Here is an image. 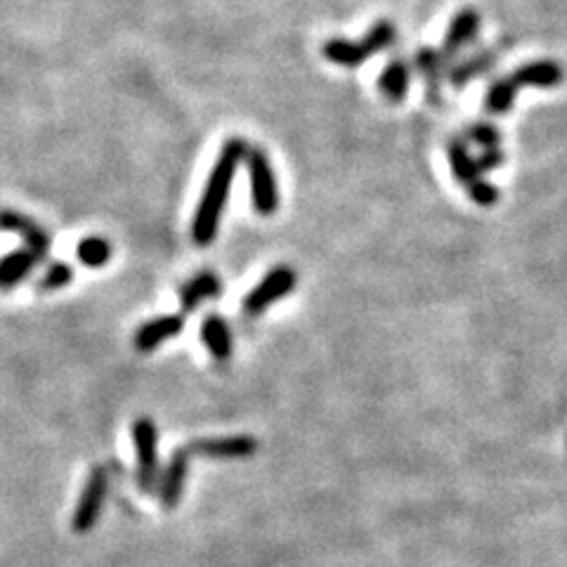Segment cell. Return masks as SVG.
<instances>
[{"mask_svg": "<svg viewBox=\"0 0 567 567\" xmlns=\"http://www.w3.org/2000/svg\"><path fill=\"white\" fill-rule=\"evenodd\" d=\"M246 152H249V145L239 138L227 140L223 145V152H220L218 161H215L213 171L206 180V187L199 199L197 213H194V220H192L194 244L208 246L215 239V234H218L220 218H223V208L232 192L234 175H237L241 159H246Z\"/></svg>", "mask_w": 567, "mask_h": 567, "instance_id": "obj_1", "label": "cell"}, {"mask_svg": "<svg viewBox=\"0 0 567 567\" xmlns=\"http://www.w3.org/2000/svg\"><path fill=\"white\" fill-rule=\"evenodd\" d=\"M393 43H395V26L383 19V22L371 26V31L362 38V41L353 43V41H343V38H331V41L324 43L322 50L329 62L353 69L367 62L371 55H376V52L390 48Z\"/></svg>", "mask_w": 567, "mask_h": 567, "instance_id": "obj_2", "label": "cell"}, {"mask_svg": "<svg viewBox=\"0 0 567 567\" xmlns=\"http://www.w3.org/2000/svg\"><path fill=\"white\" fill-rule=\"evenodd\" d=\"M133 442L138 449V471L135 480L142 494H156L159 490V428L149 416H140L133 421Z\"/></svg>", "mask_w": 567, "mask_h": 567, "instance_id": "obj_3", "label": "cell"}, {"mask_svg": "<svg viewBox=\"0 0 567 567\" xmlns=\"http://www.w3.org/2000/svg\"><path fill=\"white\" fill-rule=\"evenodd\" d=\"M246 166L251 175V199L258 215H272L279 208L277 178L272 171L270 159L260 147H249L246 152Z\"/></svg>", "mask_w": 567, "mask_h": 567, "instance_id": "obj_4", "label": "cell"}, {"mask_svg": "<svg viewBox=\"0 0 567 567\" xmlns=\"http://www.w3.org/2000/svg\"><path fill=\"white\" fill-rule=\"evenodd\" d=\"M109 490V475L107 468L95 466L90 471L86 485H83L81 497H78L74 518H71V530L76 534H88L97 525V520L102 516L104 499H107Z\"/></svg>", "mask_w": 567, "mask_h": 567, "instance_id": "obj_5", "label": "cell"}, {"mask_svg": "<svg viewBox=\"0 0 567 567\" xmlns=\"http://www.w3.org/2000/svg\"><path fill=\"white\" fill-rule=\"evenodd\" d=\"M296 282V272H293L289 265H279L272 272H267V275L260 279V284L253 286L249 296L244 298L241 308H244L246 315L256 317L270 308L272 303H277L279 298L289 296V293L296 289Z\"/></svg>", "mask_w": 567, "mask_h": 567, "instance_id": "obj_6", "label": "cell"}, {"mask_svg": "<svg viewBox=\"0 0 567 567\" xmlns=\"http://www.w3.org/2000/svg\"><path fill=\"white\" fill-rule=\"evenodd\" d=\"M192 456H204L215 461L251 459L258 452V440L251 435H230V438H199L187 445Z\"/></svg>", "mask_w": 567, "mask_h": 567, "instance_id": "obj_7", "label": "cell"}, {"mask_svg": "<svg viewBox=\"0 0 567 567\" xmlns=\"http://www.w3.org/2000/svg\"><path fill=\"white\" fill-rule=\"evenodd\" d=\"M0 232H10L22 237L26 249L34 253L38 260L48 256L50 234L34 218H29V215L15 211V208H0Z\"/></svg>", "mask_w": 567, "mask_h": 567, "instance_id": "obj_8", "label": "cell"}, {"mask_svg": "<svg viewBox=\"0 0 567 567\" xmlns=\"http://www.w3.org/2000/svg\"><path fill=\"white\" fill-rule=\"evenodd\" d=\"M189 461H192V452H189L187 447L175 449L171 459H168L164 473H161L159 490H156V494H159L161 506H164L166 511H173V508L180 504L189 473Z\"/></svg>", "mask_w": 567, "mask_h": 567, "instance_id": "obj_9", "label": "cell"}, {"mask_svg": "<svg viewBox=\"0 0 567 567\" xmlns=\"http://www.w3.org/2000/svg\"><path fill=\"white\" fill-rule=\"evenodd\" d=\"M182 329H185V317L182 315L154 317L135 331L133 345L135 350H140V353H152V350L159 348V345H164L166 341L178 336Z\"/></svg>", "mask_w": 567, "mask_h": 567, "instance_id": "obj_10", "label": "cell"}, {"mask_svg": "<svg viewBox=\"0 0 567 567\" xmlns=\"http://www.w3.org/2000/svg\"><path fill=\"white\" fill-rule=\"evenodd\" d=\"M506 86L518 93L520 86H537V88H553L558 83H563V69H560L558 62L553 60H542V62H532L520 67L516 74L504 78Z\"/></svg>", "mask_w": 567, "mask_h": 567, "instance_id": "obj_11", "label": "cell"}, {"mask_svg": "<svg viewBox=\"0 0 567 567\" xmlns=\"http://www.w3.org/2000/svg\"><path fill=\"white\" fill-rule=\"evenodd\" d=\"M220 291H223L220 277L213 275V272H201V275L189 279V282L180 289V308L182 312H194L201 303L220 296Z\"/></svg>", "mask_w": 567, "mask_h": 567, "instance_id": "obj_12", "label": "cell"}, {"mask_svg": "<svg viewBox=\"0 0 567 567\" xmlns=\"http://www.w3.org/2000/svg\"><path fill=\"white\" fill-rule=\"evenodd\" d=\"M201 341L218 362H227L232 357V329L220 315H208L201 322Z\"/></svg>", "mask_w": 567, "mask_h": 567, "instance_id": "obj_13", "label": "cell"}, {"mask_svg": "<svg viewBox=\"0 0 567 567\" xmlns=\"http://www.w3.org/2000/svg\"><path fill=\"white\" fill-rule=\"evenodd\" d=\"M38 263H41V260L29 249L12 251L8 256L0 258V291H10L15 289L17 284H22L24 279L34 272Z\"/></svg>", "mask_w": 567, "mask_h": 567, "instance_id": "obj_14", "label": "cell"}, {"mask_svg": "<svg viewBox=\"0 0 567 567\" xmlns=\"http://www.w3.org/2000/svg\"><path fill=\"white\" fill-rule=\"evenodd\" d=\"M480 29V15L475 10H461L459 15L452 19L449 24L447 36H445V48H442V55H456L464 45H468L478 34Z\"/></svg>", "mask_w": 567, "mask_h": 567, "instance_id": "obj_15", "label": "cell"}, {"mask_svg": "<svg viewBox=\"0 0 567 567\" xmlns=\"http://www.w3.org/2000/svg\"><path fill=\"white\" fill-rule=\"evenodd\" d=\"M447 156H449V166H452L454 178L459 182H464L466 187H471L473 182L480 180V168H478V159H473L468 154V147L461 140H452L447 147Z\"/></svg>", "mask_w": 567, "mask_h": 567, "instance_id": "obj_16", "label": "cell"}, {"mask_svg": "<svg viewBox=\"0 0 567 567\" xmlns=\"http://www.w3.org/2000/svg\"><path fill=\"white\" fill-rule=\"evenodd\" d=\"M378 88L390 102H402L409 88V67L402 60L390 62L378 78Z\"/></svg>", "mask_w": 567, "mask_h": 567, "instance_id": "obj_17", "label": "cell"}, {"mask_svg": "<svg viewBox=\"0 0 567 567\" xmlns=\"http://www.w3.org/2000/svg\"><path fill=\"white\" fill-rule=\"evenodd\" d=\"M442 62H445V55H442V52L430 50V48L419 50V52H416V57H414V67L421 71L423 78H426V83H428V95H430V100L440 95Z\"/></svg>", "mask_w": 567, "mask_h": 567, "instance_id": "obj_18", "label": "cell"}, {"mask_svg": "<svg viewBox=\"0 0 567 567\" xmlns=\"http://www.w3.org/2000/svg\"><path fill=\"white\" fill-rule=\"evenodd\" d=\"M112 244H109L104 237H86L81 239L76 249L78 263L90 267V270H100L112 260Z\"/></svg>", "mask_w": 567, "mask_h": 567, "instance_id": "obj_19", "label": "cell"}, {"mask_svg": "<svg viewBox=\"0 0 567 567\" xmlns=\"http://www.w3.org/2000/svg\"><path fill=\"white\" fill-rule=\"evenodd\" d=\"M71 279H74V267L64 263V260H55V263L45 267L41 282H38V291L48 293V291L64 289V286L71 284Z\"/></svg>", "mask_w": 567, "mask_h": 567, "instance_id": "obj_20", "label": "cell"}, {"mask_svg": "<svg viewBox=\"0 0 567 567\" xmlns=\"http://www.w3.org/2000/svg\"><path fill=\"white\" fill-rule=\"evenodd\" d=\"M490 64H494V55H490V52H482L480 57H473V60H468V62L461 64V67H456L452 71V76H449V81H452L456 88L466 86L471 78L482 74V71L490 67Z\"/></svg>", "mask_w": 567, "mask_h": 567, "instance_id": "obj_21", "label": "cell"}, {"mask_svg": "<svg viewBox=\"0 0 567 567\" xmlns=\"http://www.w3.org/2000/svg\"><path fill=\"white\" fill-rule=\"evenodd\" d=\"M468 138L473 142H478L482 149H499L501 135L499 130L490 126V123H475V126L468 130Z\"/></svg>", "mask_w": 567, "mask_h": 567, "instance_id": "obj_22", "label": "cell"}, {"mask_svg": "<svg viewBox=\"0 0 567 567\" xmlns=\"http://www.w3.org/2000/svg\"><path fill=\"white\" fill-rule=\"evenodd\" d=\"M468 197H471L475 204L480 206H494L499 201V189L492 185V182L478 180L468 187Z\"/></svg>", "mask_w": 567, "mask_h": 567, "instance_id": "obj_23", "label": "cell"}, {"mask_svg": "<svg viewBox=\"0 0 567 567\" xmlns=\"http://www.w3.org/2000/svg\"><path fill=\"white\" fill-rule=\"evenodd\" d=\"M504 164V152L501 149H485L482 156H478V168L480 173H487V171H494V168Z\"/></svg>", "mask_w": 567, "mask_h": 567, "instance_id": "obj_24", "label": "cell"}]
</instances>
